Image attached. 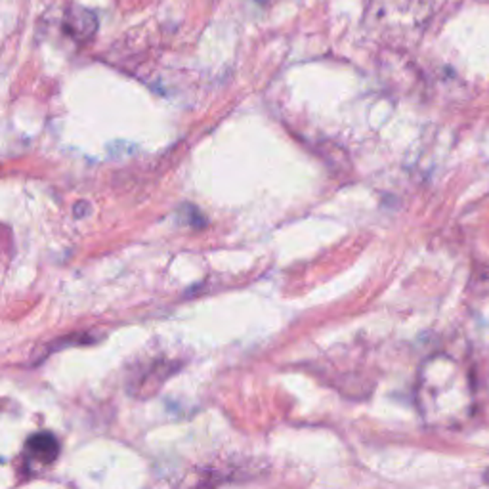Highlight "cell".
Returning <instances> with one entry per match:
<instances>
[{
    "label": "cell",
    "instance_id": "cell-1",
    "mask_svg": "<svg viewBox=\"0 0 489 489\" xmlns=\"http://www.w3.org/2000/svg\"><path fill=\"white\" fill-rule=\"evenodd\" d=\"M416 404L430 426L465 425L474 411V390L468 371L449 356H434L421 367Z\"/></svg>",
    "mask_w": 489,
    "mask_h": 489
},
{
    "label": "cell",
    "instance_id": "cell-2",
    "mask_svg": "<svg viewBox=\"0 0 489 489\" xmlns=\"http://www.w3.org/2000/svg\"><path fill=\"white\" fill-rule=\"evenodd\" d=\"M67 34H71L75 41L86 43L96 34L98 29V20L93 12H88L84 8H71L65 14V24H64Z\"/></svg>",
    "mask_w": 489,
    "mask_h": 489
},
{
    "label": "cell",
    "instance_id": "cell-3",
    "mask_svg": "<svg viewBox=\"0 0 489 489\" xmlns=\"http://www.w3.org/2000/svg\"><path fill=\"white\" fill-rule=\"evenodd\" d=\"M27 453L33 461L54 463L60 455V442L50 432H37L27 440Z\"/></svg>",
    "mask_w": 489,
    "mask_h": 489
},
{
    "label": "cell",
    "instance_id": "cell-4",
    "mask_svg": "<svg viewBox=\"0 0 489 489\" xmlns=\"http://www.w3.org/2000/svg\"><path fill=\"white\" fill-rule=\"evenodd\" d=\"M485 482L489 484V470H487V473H485Z\"/></svg>",
    "mask_w": 489,
    "mask_h": 489
}]
</instances>
